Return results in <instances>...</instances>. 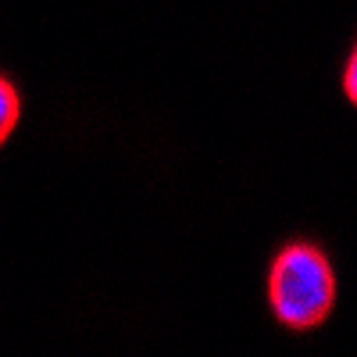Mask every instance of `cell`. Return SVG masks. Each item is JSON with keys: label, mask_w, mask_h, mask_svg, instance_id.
<instances>
[{"label": "cell", "mask_w": 357, "mask_h": 357, "mask_svg": "<svg viewBox=\"0 0 357 357\" xmlns=\"http://www.w3.org/2000/svg\"><path fill=\"white\" fill-rule=\"evenodd\" d=\"M268 304L286 329H318L336 304V272L314 243H289L268 272Z\"/></svg>", "instance_id": "obj_1"}, {"label": "cell", "mask_w": 357, "mask_h": 357, "mask_svg": "<svg viewBox=\"0 0 357 357\" xmlns=\"http://www.w3.org/2000/svg\"><path fill=\"white\" fill-rule=\"evenodd\" d=\"M18 114H22V97H18V89H15L4 75H0V146H4V139L15 132Z\"/></svg>", "instance_id": "obj_2"}, {"label": "cell", "mask_w": 357, "mask_h": 357, "mask_svg": "<svg viewBox=\"0 0 357 357\" xmlns=\"http://www.w3.org/2000/svg\"><path fill=\"white\" fill-rule=\"evenodd\" d=\"M343 93H347V100L357 107V47H354L350 61H347V68H343Z\"/></svg>", "instance_id": "obj_3"}]
</instances>
